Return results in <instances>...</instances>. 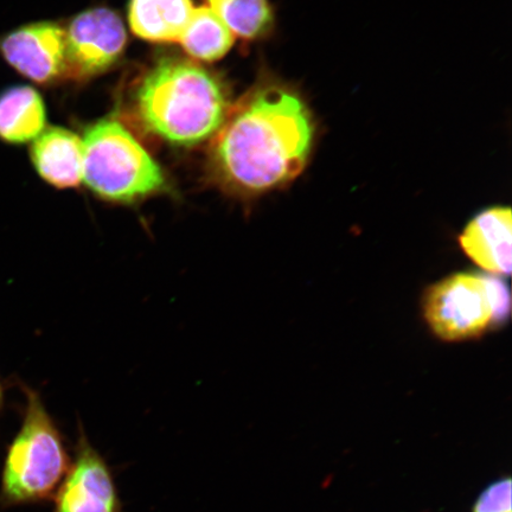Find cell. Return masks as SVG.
Returning <instances> with one entry per match:
<instances>
[{"instance_id":"cell-1","label":"cell","mask_w":512,"mask_h":512,"mask_svg":"<svg viewBox=\"0 0 512 512\" xmlns=\"http://www.w3.org/2000/svg\"><path fill=\"white\" fill-rule=\"evenodd\" d=\"M316 124L303 96L266 80L229 108L210 147L209 177L248 201L286 187L309 162Z\"/></svg>"},{"instance_id":"cell-2","label":"cell","mask_w":512,"mask_h":512,"mask_svg":"<svg viewBox=\"0 0 512 512\" xmlns=\"http://www.w3.org/2000/svg\"><path fill=\"white\" fill-rule=\"evenodd\" d=\"M226 88L215 75L185 59L159 61L136 93V111L147 132L190 146L220 130L229 111Z\"/></svg>"},{"instance_id":"cell-3","label":"cell","mask_w":512,"mask_h":512,"mask_svg":"<svg viewBox=\"0 0 512 512\" xmlns=\"http://www.w3.org/2000/svg\"><path fill=\"white\" fill-rule=\"evenodd\" d=\"M82 143V181L102 200L132 204L165 190L162 169L119 121H99Z\"/></svg>"},{"instance_id":"cell-4","label":"cell","mask_w":512,"mask_h":512,"mask_svg":"<svg viewBox=\"0 0 512 512\" xmlns=\"http://www.w3.org/2000/svg\"><path fill=\"white\" fill-rule=\"evenodd\" d=\"M27 408L21 431L11 444L3 476V498L34 503L55 495L72 460L40 395L25 388Z\"/></svg>"},{"instance_id":"cell-5","label":"cell","mask_w":512,"mask_h":512,"mask_svg":"<svg viewBox=\"0 0 512 512\" xmlns=\"http://www.w3.org/2000/svg\"><path fill=\"white\" fill-rule=\"evenodd\" d=\"M510 296L502 281L484 275L454 274L428 290L424 312L428 325L447 342L483 335L509 315Z\"/></svg>"},{"instance_id":"cell-6","label":"cell","mask_w":512,"mask_h":512,"mask_svg":"<svg viewBox=\"0 0 512 512\" xmlns=\"http://www.w3.org/2000/svg\"><path fill=\"white\" fill-rule=\"evenodd\" d=\"M126 31L110 9H93L75 17L66 30L64 76L87 79L104 73L123 54Z\"/></svg>"},{"instance_id":"cell-7","label":"cell","mask_w":512,"mask_h":512,"mask_svg":"<svg viewBox=\"0 0 512 512\" xmlns=\"http://www.w3.org/2000/svg\"><path fill=\"white\" fill-rule=\"evenodd\" d=\"M55 512H121L110 466L83 433L74 462L55 492Z\"/></svg>"},{"instance_id":"cell-8","label":"cell","mask_w":512,"mask_h":512,"mask_svg":"<svg viewBox=\"0 0 512 512\" xmlns=\"http://www.w3.org/2000/svg\"><path fill=\"white\" fill-rule=\"evenodd\" d=\"M0 56L36 83H50L66 70V30L55 23L24 25L0 37Z\"/></svg>"},{"instance_id":"cell-9","label":"cell","mask_w":512,"mask_h":512,"mask_svg":"<svg viewBox=\"0 0 512 512\" xmlns=\"http://www.w3.org/2000/svg\"><path fill=\"white\" fill-rule=\"evenodd\" d=\"M510 208L496 207L473 219L462 235L460 247L482 270L492 275H509L512 259Z\"/></svg>"},{"instance_id":"cell-10","label":"cell","mask_w":512,"mask_h":512,"mask_svg":"<svg viewBox=\"0 0 512 512\" xmlns=\"http://www.w3.org/2000/svg\"><path fill=\"white\" fill-rule=\"evenodd\" d=\"M30 157L38 175L55 188H74L82 182L83 143L73 132L47 128L32 143Z\"/></svg>"},{"instance_id":"cell-11","label":"cell","mask_w":512,"mask_h":512,"mask_svg":"<svg viewBox=\"0 0 512 512\" xmlns=\"http://www.w3.org/2000/svg\"><path fill=\"white\" fill-rule=\"evenodd\" d=\"M46 127V108L34 88L15 86L0 92V140L19 145L35 140Z\"/></svg>"},{"instance_id":"cell-12","label":"cell","mask_w":512,"mask_h":512,"mask_svg":"<svg viewBox=\"0 0 512 512\" xmlns=\"http://www.w3.org/2000/svg\"><path fill=\"white\" fill-rule=\"evenodd\" d=\"M194 9L191 0H131L128 19L134 34L145 40L178 42Z\"/></svg>"},{"instance_id":"cell-13","label":"cell","mask_w":512,"mask_h":512,"mask_svg":"<svg viewBox=\"0 0 512 512\" xmlns=\"http://www.w3.org/2000/svg\"><path fill=\"white\" fill-rule=\"evenodd\" d=\"M235 35L209 6L194 9L179 43L191 56L216 61L232 48Z\"/></svg>"},{"instance_id":"cell-14","label":"cell","mask_w":512,"mask_h":512,"mask_svg":"<svg viewBox=\"0 0 512 512\" xmlns=\"http://www.w3.org/2000/svg\"><path fill=\"white\" fill-rule=\"evenodd\" d=\"M209 8L234 35L258 40L273 28V11L268 0H208Z\"/></svg>"},{"instance_id":"cell-15","label":"cell","mask_w":512,"mask_h":512,"mask_svg":"<svg viewBox=\"0 0 512 512\" xmlns=\"http://www.w3.org/2000/svg\"><path fill=\"white\" fill-rule=\"evenodd\" d=\"M511 478L495 480L479 495L472 512H512Z\"/></svg>"},{"instance_id":"cell-16","label":"cell","mask_w":512,"mask_h":512,"mask_svg":"<svg viewBox=\"0 0 512 512\" xmlns=\"http://www.w3.org/2000/svg\"><path fill=\"white\" fill-rule=\"evenodd\" d=\"M3 405V388L2 384H0V408H2Z\"/></svg>"}]
</instances>
